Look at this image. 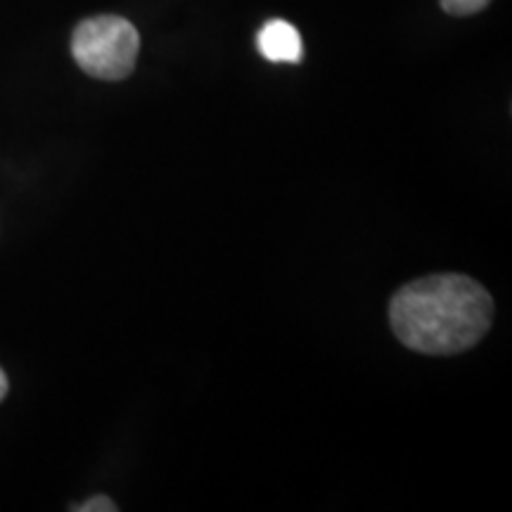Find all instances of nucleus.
Segmentation results:
<instances>
[{
	"label": "nucleus",
	"mask_w": 512,
	"mask_h": 512,
	"mask_svg": "<svg viewBox=\"0 0 512 512\" xmlns=\"http://www.w3.org/2000/svg\"><path fill=\"white\" fill-rule=\"evenodd\" d=\"M389 320L408 349L451 356L475 347L489 332L494 323V299L467 275H427L394 294Z\"/></svg>",
	"instance_id": "obj_1"
},
{
	"label": "nucleus",
	"mask_w": 512,
	"mask_h": 512,
	"mask_svg": "<svg viewBox=\"0 0 512 512\" xmlns=\"http://www.w3.org/2000/svg\"><path fill=\"white\" fill-rule=\"evenodd\" d=\"M256 46H259V53L268 62L297 64L304 55L302 36L285 19H271V22H266L261 27L259 36H256Z\"/></svg>",
	"instance_id": "obj_3"
},
{
	"label": "nucleus",
	"mask_w": 512,
	"mask_h": 512,
	"mask_svg": "<svg viewBox=\"0 0 512 512\" xmlns=\"http://www.w3.org/2000/svg\"><path fill=\"white\" fill-rule=\"evenodd\" d=\"M140 50L138 29L124 17L100 15L81 22L72 36V55L93 79L121 81L133 72Z\"/></svg>",
	"instance_id": "obj_2"
},
{
	"label": "nucleus",
	"mask_w": 512,
	"mask_h": 512,
	"mask_svg": "<svg viewBox=\"0 0 512 512\" xmlns=\"http://www.w3.org/2000/svg\"><path fill=\"white\" fill-rule=\"evenodd\" d=\"M74 510H79V512H114V510H117V505H114L110 498L98 496V498H91V501L79 505V508H74Z\"/></svg>",
	"instance_id": "obj_5"
},
{
	"label": "nucleus",
	"mask_w": 512,
	"mask_h": 512,
	"mask_svg": "<svg viewBox=\"0 0 512 512\" xmlns=\"http://www.w3.org/2000/svg\"><path fill=\"white\" fill-rule=\"evenodd\" d=\"M491 0H441V10L448 12V15L456 17H467L482 12Z\"/></svg>",
	"instance_id": "obj_4"
},
{
	"label": "nucleus",
	"mask_w": 512,
	"mask_h": 512,
	"mask_svg": "<svg viewBox=\"0 0 512 512\" xmlns=\"http://www.w3.org/2000/svg\"><path fill=\"white\" fill-rule=\"evenodd\" d=\"M5 394H8V377L0 370V401L5 399Z\"/></svg>",
	"instance_id": "obj_6"
}]
</instances>
